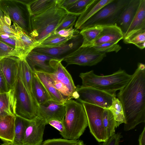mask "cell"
I'll list each match as a JSON object with an SVG mask.
<instances>
[{
	"label": "cell",
	"instance_id": "cell-1",
	"mask_svg": "<svg viewBox=\"0 0 145 145\" xmlns=\"http://www.w3.org/2000/svg\"><path fill=\"white\" fill-rule=\"evenodd\" d=\"M132 77L120 90L117 97L123 109L125 123L124 130L134 129L145 122V65L138 63Z\"/></svg>",
	"mask_w": 145,
	"mask_h": 145
},
{
	"label": "cell",
	"instance_id": "cell-2",
	"mask_svg": "<svg viewBox=\"0 0 145 145\" xmlns=\"http://www.w3.org/2000/svg\"><path fill=\"white\" fill-rule=\"evenodd\" d=\"M67 13L56 3L44 12L31 16L30 36L34 38L39 44L46 38L54 32Z\"/></svg>",
	"mask_w": 145,
	"mask_h": 145
},
{
	"label": "cell",
	"instance_id": "cell-3",
	"mask_svg": "<svg viewBox=\"0 0 145 145\" xmlns=\"http://www.w3.org/2000/svg\"><path fill=\"white\" fill-rule=\"evenodd\" d=\"M82 80V85L99 89L113 95L127 84L132 75L128 74L120 68L112 74L99 76L95 74L93 70L81 73L79 75Z\"/></svg>",
	"mask_w": 145,
	"mask_h": 145
},
{
	"label": "cell",
	"instance_id": "cell-4",
	"mask_svg": "<svg viewBox=\"0 0 145 145\" xmlns=\"http://www.w3.org/2000/svg\"><path fill=\"white\" fill-rule=\"evenodd\" d=\"M9 92L12 110L15 116L28 120L37 117L38 105L24 86L19 67L15 83Z\"/></svg>",
	"mask_w": 145,
	"mask_h": 145
},
{
	"label": "cell",
	"instance_id": "cell-5",
	"mask_svg": "<svg viewBox=\"0 0 145 145\" xmlns=\"http://www.w3.org/2000/svg\"><path fill=\"white\" fill-rule=\"evenodd\" d=\"M66 113L63 122L65 139L77 140L88 126L86 113L82 103L71 99L66 101Z\"/></svg>",
	"mask_w": 145,
	"mask_h": 145
},
{
	"label": "cell",
	"instance_id": "cell-6",
	"mask_svg": "<svg viewBox=\"0 0 145 145\" xmlns=\"http://www.w3.org/2000/svg\"><path fill=\"white\" fill-rule=\"evenodd\" d=\"M130 0H113L88 20L79 29L96 26L116 25L120 15Z\"/></svg>",
	"mask_w": 145,
	"mask_h": 145
},
{
	"label": "cell",
	"instance_id": "cell-7",
	"mask_svg": "<svg viewBox=\"0 0 145 145\" xmlns=\"http://www.w3.org/2000/svg\"><path fill=\"white\" fill-rule=\"evenodd\" d=\"M0 10L14 23L30 36L31 15L27 5L19 0H0Z\"/></svg>",
	"mask_w": 145,
	"mask_h": 145
},
{
	"label": "cell",
	"instance_id": "cell-8",
	"mask_svg": "<svg viewBox=\"0 0 145 145\" xmlns=\"http://www.w3.org/2000/svg\"><path fill=\"white\" fill-rule=\"evenodd\" d=\"M116 97L94 88L82 85L76 86L74 98L81 103H86L108 109L113 98Z\"/></svg>",
	"mask_w": 145,
	"mask_h": 145
},
{
	"label": "cell",
	"instance_id": "cell-9",
	"mask_svg": "<svg viewBox=\"0 0 145 145\" xmlns=\"http://www.w3.org/2000/svg\"><path fill=\"white\" fill-rule=\"evenodd\" d=\"M106 56V53L99 52L93 47H80L63 61L66 62L67 65L91 66L97 64Z\"/></svg>",
	"mask_w": 145,
	"mask_h": 145
},
{
	"label": "cell",
	"instance_id": "cell-10",
	"mask_svg": "<svg viewBox=\"0 0 145 145\" xmlns=\"http://www.w3.org/2000/svg\"><path fill=\"white\" fill-rule=\"evenodd\" d=\"M87 118L91 133L99 142L107 140L103 125V113L104 108L95 105L82 103Z\"/></svg>",
	"mask_w": 145,
	"mask_h": 145
},
{
	"label": "cell",
	"instance_id": "cell-11",
	"mask_svg": "<svg viewBox=\"0 0 145 145\" xmlns=\"http://www.w3.org/2000/svg\"><path fill=\"white\" fill-rule=\"evenodd\" d=\"M83 39L79 33L66 42L57 46L52 48H39L33 50L46 54L54 58L63 61L67 57L82 46Z\"/></svg>",
	"mask_w": 145,
	"mask_h": 145
},
{
	"label": "cell",
	"instance_id": "cell-12",
	"mask_svg": "<svg viewBox=\"0 0 145 145\" xmlns=\"http://www.w3.org/2000/svg\"><path fill=\"white\" fill-rule=\"evenodd\" d=\"M46 125V121L38 116L29 120L26 126L22 145H41Z\"/></svg>",
	"mask_w": 145,
	"mask_h": 145
},
{
	"label": "cell",
	"instance_id": "cell-13",
	"mask_svg": "<svg viewBox=\"0 0 145 145\" xmlns=\"http://www.w3.org/2000/svg\"><path fill=\"white\" fill-rule=\"evenodd\" d=\"M66 113L65 103H60L52 100L38 105V116L46 122L52 120L63 121Z\"/></svg>",
	"mask_w": 145,
	"mask_h": 145
},
{
	"label": "cell",
	"instance_id": "cell-14",
	"mask_svg": "<svg viewBox=\"0 0 145 145\" xmlns=\"http://www.w3.org/2000/svg\"><path fill=\"white\" fill-rule=\"evenodd\" d=\"M62 61L54 59H52L50 63L54 71L52 73H47L67 89L73 99L76 86L71 75L61 64Z\"/></svg>",
	"mask_w": 145,
	"mask_h": 145
},
{
	"label": "cell",
	"instance_id": "cell-15",
	"mask_svg": "<svg viewBox=\"0 0 145 145\" xmlns=\"http://www.w3.org/2000/svg\"><path fill=\"white\" fill-rule=\"evenodd\" d=\"M25 59L33 72L39 71L52 73L54 71L50 63V60L54 58L46 54L33 50L26 56Z\"/></svg>",
	"mask_w": 145,
	"mask_h": 145
},
{
	"label": "cell",
	"instance_id": "cell-16",
	"mask_svg": "<svg viewBox=\"0 0 145 145\" xmlns=\"http://www.w3.org/2000/svg\"><path fill=\"white\" fill-rule=\"evenodd\" d=\"M20 58L11 56L0 60V67L10 89L14 86L18 72Z\"/></svg>",
	"mask_w": 145,
	"mask_h": 145
},
{
	"label": "cell",
	"instance_id": "cell-17",
	"mask_svg": "<svg viewBox=\"0 0 145 145\" xmlns=\"http://www.w3.org/2000/svg\"><path fill=\"white\" fill-rule=\"evenodd\" d=\"M145 32V0H140L137 12L124 35V42L135 35Z\"/></svg>",
	"mask_w": 145,
	"mask_h": 145
},
{
	"label": "cell",
	"instance_id": "cell-18",
	"mask_svg": "<svg viewBox=\"0 0 145 145\" xmlns=\"http://www.w3.org/2000/svg\"><path fill=\"white\" fill-rule=\"evenodd\" d=\"M140 1V0H130L116 21V25L120 29L123 36L135 16Z\"/></svg>",
	"mask_w": 145,
	"mask_h": 145
},
{
	"label": "cell",
	"instance_id": "cell-19",
	"mask_svg": "<svg viewBox=\"0 0 145 145\" xmlns=\"http://www.w3.org/2000/svg\"><path fill=\"white\" fill-rule=\"evenodd\" d=\"M123 38V33L116 25L104 26L100 34L91 47L107 42H114L118 43Z\"/></svg>",
	"mask_w": 145,
	"mask_h": 145
},
{
	"label": "cell",
	"instance_id": "cell-20",
	"mask_svg": "<svg viewBox=\"0 0 145 145\" xmlns=\"http://www.w3.org/2000/svg\"><path fill=\"white\" fill-rule=\"evenodd\" d=\"M113 0H92L84 12L80 15L75 24V28L79 29L88 20L94 15L101 9Z\"/></svg>",
	"mask_w": 145,
	"mask_h": 145
},
{
	"label": "cell",
	"instance_id": "cell-21",
	"mask_svg": "<svg viewBox=\"0 0 145 145\" xmlns=\"http://www.w3.org/2000/svg\"><path fill=\"white\" fill-rule=\"evenodd\" d=\"M16 116H0V138L4 142H13Z\"/></svg>",
	"mask_w": 145,
	"mask_h": 145
},
{
	"label": "cell",
	"instance_id": "cell-22",
	"mask_svg": "<svg viewBox=\"0 0 145 145\" xmlns=\"http://www.w3.org/2000/svg\"><path fill=\"white\" fill-rule=\"evenodd\" d=\"M16 33L22 48L24 57L39 45L38 42L33 38L24 32L15 24L11 26Z\"/></svg>",
	"mask_w": 145,
	"mask_h": 145
},
{
	"label": "cell",
	"instance_id": "cell-23",
	"mask_svg": "<svg viewBox=\"0 0 145 145\" xmlns=\"http://www.w3.org/2000/svg\"><path fill=\"white\" fill-rule=\"evenodd\" d=\"M33 72L43 85L51 100L60 103H65L62 96L53 85L46 73L39 71Z\"/></svg>",
	"mask_w": 145,
	"mask_h": 145
},
{
	"label": "cell",
	"instance_id": "cell-24",
	"mask_svg": "<svg viewBox=\"0 0 145 145\" xmlns=\"http://www.w3.org/2000/svg\"><path fill=\"white\" fill-rule=\"evenodd\" d=\"M32 91L33 97L38 105L51 100L43 85L34 72L32 82Z\"/></svg>",
	"mask_w": 145,
	"mask_h": 145
},
{
	"label": "cell",
	"instance_id": "cell-25",
	"mask_svg": "<svg viewBox=\"0 0 145 145\" xmlns=\"http://www.w3.org/2000/svg\"><path fill=\"white\" fill-rule=\"evenodd\" d=\"M19 70L24 86L30 95L34 99L32 91L33 72L26 61L25 57L20 58Z\"/></svg>",
	"mask_w": 145,
	"mask_h": 145
},
{
	"label": "cell",
	"instance_id": "cell-26",
	"mask_svg": "<svg viewBox=\"0 0 145 145\" xmlns=\"http://www.w3.org/2000/svg\"><path fill=\"white\" fill-rule=\"evenodd\" d=\"M103 27L96 26L81 30L79 33L82 37L83 42L81 47H91L102 31Z\"/></svg>",
	"mask_w": 145,
	"mask_h": 145
},
{
	"label": "cell",
	"instance_id": "cell-27",
	"mask_svg": "<svg viewBox=\"0 0 145 145\" xmlns=\"http://www.w3.org/2000/svg\"><path fill=\"white\" fill-rule=\"evenodd\" d=\"M103 125L107 140L115 133V128L118 127L111 112L104 109L103 113Z\"/></svg>",
	"mask_w": 145,
	"mask_h": 145
},
{
	"label": "cell",
	"instance_id": "cell-28",
	"mask_svg": "<svg viewBox=\"0 0 145 145\" xmlns=\"http://www.w3.org/2000/svg\"><path fill=\"white\" fill-rule=\"evenodd\" d=\"M57 0H32L28 5L31 16L40 14L51 7L56 3Z\"/></svg>",
	"mask_w": 145,
	"mask_h": 145
},
{
	"label": "cell",
	"instance_id": "cell-29",
	"mask_svg": "<svg viewBox=\"0 0 145 145\" xmlns=\"http://www.w3.org/2000/svg\"><path fill=\"white\" fill-rule=\"evenodd\" d=\"M30 120L16 116L15 121L14 136L13 142L16 145H22L26 126Z\"/></svg>",
	"mask_w": 145,
	"mask_h": 145
},
{
	"label": "cell",
	"instance_id": "cell-30",
	"mask_svg": "<svg viewBox=\"0 0 145 145\" xmlns=\"http://www.w3.org/2000/svg\"><path fill=\"white\" fill-rule=\"evenodd\" d=\"M73 37H63L54 33L46 38L35 48L57 46L66 42Z\"/></svg>",
	"mask_w": 145,
	"mask_h": 145
},
{
	"label": "cell",
	"instance_id": "cell-31",
	"mask_svg": "<svg viewBox=\"0 0 145 145\" xmlns=\"http://www.w3.org/2000/svg\"><path fill=\"white\" fill-rule=\"evenodd\" d=\"M108 109L112 113L118 126L122 123H125L124 111L121 104L118 98H116V97L113 98L112 105Z\"/></svg>",
	"mask_w": 145,
	"mask_h": 145
},
{
	"label": "cell",
	"instance_id": "cell-32",
	"mask_svg": "<svg viewBox=\"0 0 145 145\" xmlns=\"http://www.w3.org/2000/svg\"><path fill=\"white\" fill-rule=\"evenodd\" d=\"M7 115L15 116L12 110L9 92L0 93V116Z\"/></svg>",
	"mask_w": 145,
	"mask_h": 145
},
{
	"label": "cell",
	"instance_id": "cell-33",
	"mask_svg": "<svg viewBox=\"0 0 145 145\" xmlns=\"http://www.w3.org/2000/svg\"><path fill=\"white\" fill-rule=\"evenodd\" d=\"M92 0H76L66 9L68 13L79 16L85 10Z\"/></svg>",
	"mask_w": 145,
	"mask_h": 145
},
{
	"label": "cell",
	"instance_id": "cell-34",
	"mask_svg": "<svg viewBox=\"0 0 145 145\" xmlns=\"http://www.w3.org/2000/svg\"><path fill=\"white\" fill-rule=\"evenodd\" d=\"M0 40L15 48L22 57H24L21 46L18 39L7 33L0 32Z\"/></svg>",
	"mask_w": 145,
	"mask_h": 145
},
{
	"label": "cell",
	"instance_id": "cell-35",
	"mask_svg": "<svg viewBox=\"0 0 145 145\" xmlns=\"http://www.w3.org/2000/svg\"><path fill=\"white\" fill-rule=\"evenodd\" d=\"M11 56H16L20 58L22 57L15 48L0 40V60L4 58Z\"/></svg>",
	"mask_w": 145,
	"mask_h": 145
},
{
	"label": "cell",
	"instance_id": "cell-36",
	"mask_svg": "<svg viewBox=\"0 0 145 145\" xmlns=\"http://www.w3.org/2000/svg\"><path fill=\"white\" fill-rule=\"evenodd\" d=\"M92 47L99 52L105 53L113 52L117 53L121 48L119 44L114 42L105 43Z\"/></svg>",
	"mask_w": 145,
	"mask_h": 145
},
{
	"label": "cell",
	"instance_id": "cell-37",
	"mask_svg": "<svg viewBox=\"0 0 145 145\" xmlns=\"http://www.w3.org/2000/svg\"><path fill=\"white\" fill-rule=\"evenodd\" d=\"M78 16L71 13H68L56 29L54 32L60 30L69 28L75 25Z\"/></svg>",
	"mask_w": 145,
	"mask_h": 145
},
{
	"label": "cell",
	"instance_id": "cell-38",
	"mask_svg": "<svg viewBox=\"0 0 145 145\" xmlns=\"http://www.w3.org/2000/svg\"><path fill=\"white\" fill-rule=\"evenodd\" d=\"M124 42L134 44L141 49H144L145 47V32L135 35Z\"/></svg>",
	"mask_w": 145,
	"mask_h": 145
},
{
	"label": "cell",
	"instance_id": "cell-39",
	"mask_svg": "<svg viewBox=\"0 0 145 145\" xmlns=\"http://www.w3.org/2000/svg\"><path fill=\"white\" fill-rule=\"evenodd\" d=\"M77 140H69L61 138L48 139L42 142L41 145H72Z\"/></svg>",
	"mask_w": 145,
	"mask_h": 145
},
{
	"label": "cell",
	"instance_id": "cell-40",
	"mask_svg": "<svg viewBox=\"0 0 145 145\" xmlns=\"http://www.w3.org/2000/svg\"><path fill=\"white\" fill-rule=\"evenodd\" d=\"M0 32L5 33L18 38L14 29L6 22L3 13L0 10Z\"/></svg>",
	"mask_w": 145,
	"mask_h": 145
},
{
	"label": "cell",
	"instance_id": "cell-41",
	"mask_svg": "<svg viewBox=\"0 0 145 145\" xmlns=\"http://www.w3.org/2000/svg\"><path fill=\"white\" fill-rule=\"evenodd\" d=\"M80 31L73 26L69 28L60 30L57 32H54L59 35L65 37H72L79 33Z\"/></svg>",
	"mask_w": 145,
	"mask_h": 145
},
{
	"label": "cell",
	"instance_id": "cell-42",
	"mask_svg": "<svg viewBox=\"0 0 145 145\" xmlns=\"http://www.w3.org/2000/svg\"><path fill=\"white\" fill-rule=\"evenodd\" d=\"M122 136L119 133H115L101 145H119L120 140Z\"/></svg>",
	"mask_w": 145,
	"mask_h": 145
},
{
	"label": "cell",
	"instance_id": "cell-43",
	"mask_svg": "<svg viewBox=\"0 0 145 145\" xmlns=\"http://www.w3.org/2000/svg\"><path fill=\"white\" fill-rule=\"evenodd\" d=\"M10 90L9 87L0 67V93L8 92Z\"/></svg>",
	"mask_w": 145,
	"mask_h": 145
},
{
	"label": "cell",
	"instance_id": "cell-44",
	"mask_svg": "<svg viewBox=\"0 0 145 145\" xmlns=\"http://www.w3.org/2000/svg\"><path fill=\"white\" fill-rule=\"evenodd\" d=\"M63 121L57 120H52L49 121L48 122V124H49L58 130L60 134L62 136L64 131Z\"/></svg>",
	"mask_w": 145,
	"mask_h": 145
},
{
	"label": "cell",
	"instance_id": "cell-45",
	"mask_svg": "<svg viewBox=\"0 0 145 145\" xmlns=\"http://www.w3.org/2000/svg\"><path fill=\"white\" fill-rule=\"evenodd\" d=\"M76 0H57L56 3L61 8L66 9Z\"/></svg>",
	"mask_w": 145,
	"mask_h": 145
},
{
	"label": "cell",
	"instance_id": "cell-46",
	"mask_svg": "<svg viewBox=\"0 0 145 145\" xmlns=\"http://www.w3.org/2000/svg\"><path fill=\"white\" fill-rule=\"evenodd\" d=\"M138 142V145H145V127L139 136Z\"/></svg>",
	"mask_w": 145,
	"mask_h": 145
},
{
	"label": "cell",
	"instance_id": "cell-47",
	"mask_svg": "<svg viewBox=\"0 0 145 145\" xmlns=\"http://www.w3.org/2000/svg\"><path fill=\"white\" fill-rule=\"evenodd\" d=\"M1 145H16L13 142H5Z\"/></svg>",
	"mask_w": 145,
	"mask_h": 145
},
{
	"label": "cell",
	"instance_id": "cell-48",
	"mask_svg": "<svg viewBox=\"0 0 145 145\" xmlns=\"http://www.w3.org/2000/svg\"><path fill=\"white\" fill-rule=\"evenodd\" d=\"M72 145H84V144L82 141L78 140L76 143Z\"/></svg>",
	"mask_w": 145,
	"mask_h": 145
},
{
	"label": "cell",
	"instance_id": "cell-49",
	"mask_svg": "<svg viewBox=\"0 0 145 145\" xmlns=\"http://www.w3.org/2000/svg\"></svg>",
	"mask_w": 145,
	"mask_h": 145
}]
</instances>
